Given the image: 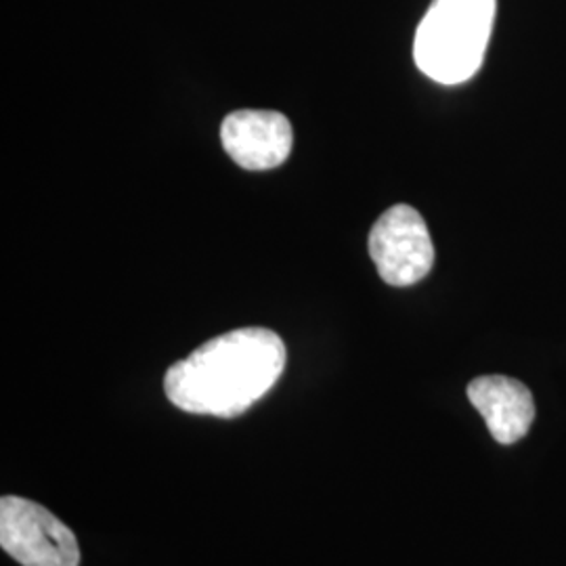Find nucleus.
<instances>
[{
	"mask_svg": "<svg viewBox=\"0 0 566 566\" xmlns=\"http://www.w3.org/2000/svg\"><path fill=\"white\" fill-rule=\"evenodd\" d=\"M285 367V344L264 327L227 332L196 348L164 376L168 401L182 411L235 418L275 386Z\"/></svg>",
	"mask_w": 566,
	"mask_h": 566,
	"instance_id": "1",
	"label": "nucleus"
},
{
	"mask_svg": "<svg viewBox=\"0 0 566 566\" xmlns=\"http://www.w3.org/2000/svg\"><path fill=\"white\" fill-rule=\"evenodd\" d=\"M495 0H434L420 21L413 60L441 84L470 81L483 65Z\"/></svg>",
	"mask_w": 566,
	"mask_h": 566,
	"instance_id": "2",
	"label": "nucleus"
},
{
	"mask_svg": "<svg viewBox=\"0 0 566 566\" xmlns=\"http://www.w3.org/2000/svg\"><path fill=\"white\" fill-rule=\"evenodd\" d=\"M0 546L21 566H78L81 547L74 531L30 500H0Z\"/></svg>",
	"mask_w": 566,
	"mask_h": 566,
	"instance_id": "3",
	"label": "nucleus"
},
{
	"mask_svg": "<svg viewBox=\"0 0 566 566\" xmlns=\"http://www.w3.org/2000/svg\"><path fill=\"white\" fill-rule=\"evenodd\" d=\"M369 254L388 285L422 282L434 264V245L422 214L411 206H392L369 233Z\"/></svg>",
	"mask_w": 566,
	"mask_h": 566,
	"instance_id": "4",
	"label": "nucleus"
},
{
	"mask_svg": "<svg viewBox=\"0 0 566 566\" xmlns=\"http://www.w3.org/2000/svg\"><path fill=\"white\" fill-rule=\"evenodd\" d=\"M221 142L231 160L245 170L282 166L292 151V124L269 109H238L221 126Z\"/></svg>",
	"mask_w": 566,
	"mask_h": 566,
	"instance_id": "5",
	"label": "nucleus"
},
{
	"mask_svg": "<svg viewBox=\"0 0 566 566\" xmlns=\"http://www.w3.org/2000/svg\"><path fill=\"white\" fill-rule=\"evenodd\" d=\"M468 399L483 416L491 437L502 446L521 441L535 420L533 395L506 376H483L468 386Z\"/></svg>",
	"mask_w": 566,
	"mask_h": 566,
	"instance_id": "6",
	"label": "nucleus"
}]
</instances>
